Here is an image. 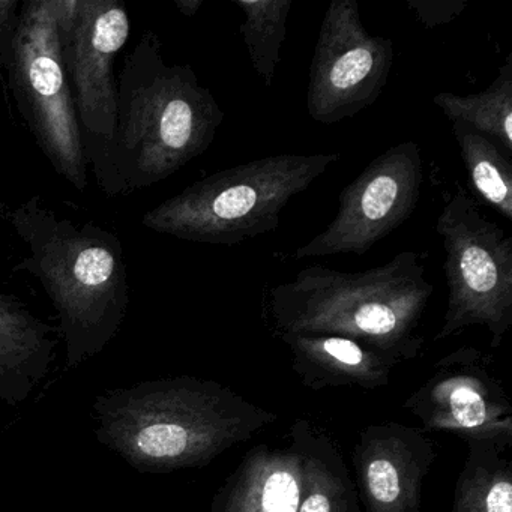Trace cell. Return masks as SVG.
I'll use <instances>...</instances> for the list:
<instances>
[{
    "label": "cell",
    "mask_w": 512,
    "mask_h": 512,
    "mask_svg": "<svg viewBox=\"0 0 512 512\" xmlns=\"http://www.w3.org/2000/svg\"><path fill=\"white\" fill-rule=\"evenodd\" d=\"M26 247L14 271L28 272L55 307L68 370L100 355L121 331L130 304L121 239L44 205L38 194L7 212Z\"/></svg>",
    "instance_id": "3957f363"
},
{
    "label": "cell",
    "mask_w": 512,
    "mask_h": 512,
    "mask_svg": "<svg viewBox=\"0 0 512 512\" xmlns=\"http://www.w3.org/2000/svg\"><path fill=\"white\" fill-rule=\"evenodd\" d=\"M445 248L448 307L434 341L484 326L497 349L512 325V238L458 188L436 221Z\"/></svg>",
    "instance_id": "52a82bcc"
},
{
    "label": "cell",
    "mask_w": 512,
    "mask_h": 512,
    "mask_svg": "<svg viewBox=\"0 0 512 512\" xmlns=\"http://www.w3.org/2000/svg\"><path fill=\"white\" fill-rule=\"evenodd\" d=\"M233 4L244 13L241 31L250 55L251 65L266 88L274 85L275 71L280 64L281 49L287 35L292 0H235Z\"/></svg>",
    "instance_id": "ffe728a7"
},
{
    "label": "cell",
    "mask_w": 512,
    "mask_h": 512,
    "mask_svg": "<svg viewBox=\"0 0 512 512\" xmlns=\"http://www.w3.org/2000/svg\"><path fill=\"white\" fill-rule=\"evenodd\" d=\"M290 430L302 454L301 496L296 512H362L358 487L334 439L302 419Z\"/></svg>",
    "instance_id": "2e32d148"
},
{
    "label": "cell",
    "mask_w": 512,
    "mask_h": 512,
    "mask_svg": "<svg viewBox=\"0 0 512 512\" xmlns=\"http://www.w3.org/2000/svg\"><path fill=\"white\" fill-rule=\"evenodd\" d=\"M433 103L452 124H464L512 152V53L485 91L473 95L440 92Z\"/></svg>",
    "instance_id": "ac0fdd59"
},
{
    "label": "cell",
    "mask_w": 512,
    "mask_h": 512,
    "mask_svg": "<svg viewBox=\"0 0 512 512\" xmlns=\"http://www.w3.org/2000/svg\"><path fill=\"white\" fill-rule=\"evenodd\" d=\"M434 286L415 251L362 272L308 266L269 292L268 325L283 335L350 338L404 362L424 347L422 316Z\"/></svg>",
    "instance_id": "277c9868"
},
{
    "label": "cell",
    "mask_w": 512,
    "mask_h": 512,
    "mask_svg": "<svg viewBox=\"0 0 512 512\" xmlns=\"http://www.w3.org/2000/svg\"><path fill=\"white\" fill-rule=\"evenodd\" d=\"M461 160L475 193L497 214L512 221V164L499 146L464 124H452Z\"/></svg>",
    "instance_id": "d6986e66"
},
{
    "label": "cell",
    "mask_w": 512,
    "mask_h": 512,
    "mask_svg": "<svg viewBox=\"0 0 512 512\" xmlns=\"http://www.w3.org/2000/svg\"><path fill=\"white\" fill-rule=\"evenodd\" d=\"M175 5L182 16L193 17L202 8L203 0H176Z\"/></svg>",
    "instance_id": "603a6c76"
},
{
    "label": "cell",
    "mask_w": 512,
    "mask_h": 512,
    "mask_svg": "<svg viewBox=\"0 0 512 512\" xmlns=\"http://www.w3.org/2000/svg\"><path fill=\"white\" fill-rule=\"evenodd\" d=\"M424 182L421 148L403 142L377 155L338 197L332 223L290 259L356 254L364 256L415 212Z\"/></svg>",
    "instance_id": "30bf717a"
},
{
    "label": "cell",
    "mask_w": 512,
    "mask_h": 512,
    "mask_svg": "<svg viewBox=\"0 0 512 512\" xmlns=\"http://www.w3.org/2000/svg\"><path fill=\"white\" fill-rule=\"evenodd\" d=\"M59 40L68 88L76 106L83 151L94 172L116 130L115 62L131 32L121 0H56Z\"/></svg>",
    "instance_id": "ba28073f"
},
{
    "label": "cell",
    "mask_w": 512,
    "mask_h": 512,
    "mask_svg": "<svg viewBox=\"0 0 512 512\" xmlns=\"http://www.w3.org/2000/svg\"><path fill=\"white\" fill-rule=\"evenodd\" d=\"M95 434L140 473L206 466L277 415L215 380H146L98 395Z\"/></svg>",
    "instance_id": "7a4b0ae2"
},
{
    "label": "cell",
    "mask_w": 512,
    "mask_h": 512,
    "mask_svg": "<svg viewBox=\"0 0 512 512\" xmlns=\"http://www.w3.org/2000/svg\"><path fill=\"white\" fill-rule=\"evenodd\" d=\"M466 461L455 485L451 512H512V445L467 439Z\"/></svg>",
    "instance_id": "e0dca14e"
},
{
    "label": "cell",
    "mask_w": 512,
    "mask_h": 512,
    "mask_svg": "<svg viewBox=\"0 0 512 512\" xmlns=\"http://www.w3.org/2000/svg\"><path fill=\"white\" fill-rule=\"evenodd\" d=\"M340 160V152L281 154L230 167L158 203L142 224L182 241L241 244L275 232L290 200Z\"/></svg>",
    "instance_id": "5b68a950"
},
{
    "label": "cell",
    "mask_w": 512,
    "mask_h": 512,
    "mask_svg": "<svg viewBox=\"0 0 512 512\" xmlns=\"http://www.w3.org/2000/svg\"><path fill=\"white\" fill-rule=\"evenodd\" d=\"M23 0H0V65L4 68L19 26Z\"/></svg>",
    "instance_id": "7402d4cb"
},
{
    "label": "cell",
    "mask_w": 512,
    "mask_h": 512,
    "mask_svg": "<svg viewBox=\"0 0 512 512\" xmlns=\"http://www.w3.org/2000/svg\"><path fill=\"white\" fill-rule=\"evenodd\" d=\"M434 458L436 449L422 428L368 425L353 449L365 512H421L422 485Z\"/></svg>",
    "instance_id": "7c38bea8"
},
{
    "label": "cell",
    "mask_w": 512,
    "mask_h": 512,
    "mask_svg": "<svg viewBox=\"0 0 512 512\" xmlns=\"http://www.w3.org/2000/svg\"><path fill=\"white\" fill-rule=\"evenodd\" d=\"M392 64L394 43L365 31L358 0H334L326 8L314 47L308 116L322 125L355 118L379 100Z\"/></svg>",
    "instance_id": "9c48e42d"
},
{
    "label": "cell",
    "mask_w": 512,
    "mask_h": 512,
    "mask_svg": "<svg viewBox=\"0 0 512 512\" xmlns=\"http://www.w3.org/2000/svg\"><path fill=\"white\" fill-rule=\"evenodd\" d=\"M407 7L415 14L425 29L449 25L466 10L467 0H406Z\"/></svg>",
    "instance_id": "44dd1931"
},
{
    "label": "cell",
    "mask_w": 512,
    "mask_h": 512,
    "mask_svg": "<svg viewBox=\"0 0 512 512\" xmlns=\"http://www.w3.org/2000/svg\"><path fill=\"white\" fill-rule=\"evenodd\" d=\"M61 334L19 299L0 292V400L22 406L52 371Z\"/></svg>",
    "instance_id": "9a60e30c"
},
{
    "label": "cell",
    "mask_w": 512,
    "mask_h": 512,
    "mask_svg": "<svg viewBox=\"0 0 512 512\" xmlns=\"http://www.w3.org/2000/svg\"><path fill=\"white\" fill-rule=\"evenodd\" d=\"M488 367L487 356L473 347L449 353L404 407L421 421L425 433L454 431L464 440L512 445L511 403Z\"/></svg>",
    "instance_id": "8fae6325"
},
{
    "label": "cell",
    "mask_w": 512,
    "mask_h": 512,
    "mask_svg": "<svg viewBox=\"0 0 512 512\" xmlns=\"http://www.w3.org/2000/svg\"><path fill=\"white\" fill-rule=\"evenodd\" d=\"M286 448L259 445L224 482L209 512H296L301 496L302 454L289 431Z\"/></svg>",
    "instance_id": "5bb4252c"
},
{
    "label": "cell",
    "mask_w": 512,
    "mask_h": 512,
    "mask_svg": "<svg viewBox=\"0 0 512 512\" xmlns=\"http://www.w3.org/2000/svg\"><path fill=\"white\" fill-rule=\"evenodd\" d=\"M224 112L190 65L167 64L145 32L118 77L116 130L94 170L107 196H128L166 181L211 148Z\"/></svg>",
    "instance_id": "6da1fadb"
},
{
    "label": "cell",
    "mask_w": 512,
    "mask_h": 512,
    "mask_svg": "<svg viewBox=\"0 0 512 512\" xmlns=\"http://www.w3.org/2000/svg\"><path fill=\"white\" fill-rule=\"evenodd\" d=\"M278 340L289 347L292 370L299 382L313 391H376L389 385L392 370L401 364L358 341L335 335H283Z\"/></svg>",
    "instance_id": "4fadbf2b"
},
{
    "label": "cell",
    "mask_w": 512,
    "mask_h": 512,
    "mask_svg": "<svg viewBox=\"0 0 512 512\" xmlns=\"http://www.w3.org/2000/svg\"><path fill=\"white\" fill-rule=\"evenodd\" d=\"M4 70L38 148L53 170L83 193L89 166L62 64L56 0H23Z\"/></svg>",
    "instance_id": "8992f818"
}]
</instances>
